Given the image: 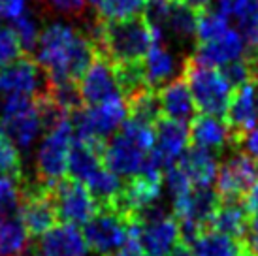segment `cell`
I'll use <instances>...</instances> for the list:
<instances>
[{"instance_id":"19","label":"cell","mask_w":258,"mask_h":256,"mask_svg":"<svg viewBox=\"0 0 258 256\" xmlns=\"http://www.w3.org/2000/svg\"><path fill=\"white\" fill-rule=\"evenodd\" d=\"M158 98L162 106V113L166 119L179 122H190L196 117V102L192 98V93L188 89V83L185 78H177L170 81L168 85L158 89Z\"/></svg>"},{"instance_id":"30","label":"cell","mask_w":258,"mask_h":256,"mask_svg":"<svg viewBox=\"0 0 258 256\" xmlns=\"http://www.w3.org/2000/svg\"><path fill=\"white\" fill-rule=\"evenodd\" d=\"M47 94L57 102L58 106L64 109L68 115L76 113L79 109H83V96L79 89L78 81H49Z\"/></svg>"},{"instance_id":"48","label":"cell","mask_w":258,"mask_h":256,"mask_svg":"<svg viewBox=\"0 0 258 256\" xmlns=\"http://www.w3.org/2000/svg\"><path fill=\"white\" fill-rule=\"evenodd\" d=\"M140 256H149V254H145V252H142V254H140Z\"/></svg>"},{"instance_id":"38","label":"cell","mask_w":258,"mask_h":256,"mask_svg":"<svg viewBox=\"0 0 258 256\" xmlns=\"http://www.w3.org/2000/svg\"><path fill=\"white\" fill-rule=\"evenodd\" d=\"M219 72L222 74V78L226 79V83L232 87V91H236V89H239V87H243L252 81V72L247 57L224 64V66H221Z\"/></svg>"},{"instance_id":"28","label":"cell","mask_w":258,"mask_h":256,"mask_svg":"<svg viewBox=\"0 0 258 256\" xmlns=\"http://www.w3.org/2000/svg\"><path fill=\"white\" fill-rule=\"evenodd\" d=\"M126 113L132 121L155 128V124L164 117L157 89H145L136 96L126 100Z\"/></svg>"},{"instance_id":"47","label":"cell","mask_w":258,"mask_h":256,"mask_svg":"<svg viewBox=\"0 0 258 256\" xmlns=\"http://www.w3.org/2000/svg\"><path fill=\"white\" fill-rule=\"evenodd\" d=\"M254 87H256V109H258V83H254Z\"/></svg>"},{"instance_id":"42","label":"cell","mask_w":258,"mask_h":256,"mask_svg":"<svg viewBox=\"0 0 258 256\" xmlns=\"http://www.w3.org/2000/svg\"><path fill=\"white\" fill-rule=\"evenodd\" d=\"M243 2L245 0H213L217 12H221V14L226 15V17H234Z\"/></svg>"},{"instance_id":"18","label":"cell","mask_w":258,"mask_h":256,"mask_svg":"<svg viewBox=\"0 0 258 256\" xmlns=\"http://www.w3.org/2000/svg\"><path fill=\"white\" fill-rule=\"evenodd\" d=\"M185 60L181 62L179 57L173 53L166 43H155L147 57L144 58V72L147 85L151 89H160L170 81L183 76Z\"/></svg>"},{"instance_id":"3","label":"cell","mask_w":258,"mask_h":256,"mask_svg":"<svg viewBox=\"0 0 258 256\" xmlns=\"http://www.w3.org/2000/svg\"><path fill=\"white\" fill-rule=\"evenodd\" d=\"M183 78L188 83L196 107L202 113L221 117V119L226 117L230 100H232V87L226 83L221 72L209 66H202L194 62L190 57H186Z\"/></svg>"},{"instance_id":"8","label":"cell","mask_w":258,"mask_h":256,"mask_svg":"<svg viewBox=\"0 0 258 256\" xmlns=\"http://www.w3.org/2000/svg\"><path fill=\"white\" fill-rule=\"evenodd\" d=\"M49 78L38 64L36 57L23 55L8 66L0 68V93L6 96H30L36 98L47 93Z\"/></svg>"},{"instance_id":"20","label":"cell","mask_w":258,"mask_h":256,"mask_svg":"<svg viewBox=\"0 0 258 256\" xmlns=\"http://www.w3.org/2000/svg\"><path fill=\"white\" fill-rule=\"evenodd\" d=\"M104 147H106V143L83 142V140L74 138L70 157H68L70 177L87 185L106 166L104 164Z\"/></svg>"},{"instance_id":"12","label":"cell","mask_w":258,"mask_h":256,"mask_svg":"<svg viewBox=\"0 0 258 256\" xmlns=\"http://www.w3.org/2000/svg\"><path fill=\"white\" fill-rule=\"evenodd\" d=\"M147 155L149 151H145L128 136L119 132L113 138H109L104 147V164L115 175L130 179L144 170Z\"/></svg>"},{"instance_id":"26","label":"cell","mask_w":258,"mask_h":256,"mask_svg":"<svg viewBox=\"0 0 258 256\" xmlns=\"http://www.w3.org/2000/svg\"><path fill=\"white\" fill-rule=\"evenodd\" d=\"M30 241V234L19 211L0 217V256H19Z\"/></svg>"},{"instance_id":"7","label":"cell","mask_w":258,"mask_h":256,"mask_svg":"<svg viewBox=\"0 0 258 256\" xmlns=\"http://www.w3.org/2000/svg\"><path fill=\"white\" fill-rule=\"evenodd\" d=\"M19 215H21L25 226L30 235L42 237L47 234L51 228L58 224V213L55 200H53V190L49 186L40 185L38 181L34 183H21V200H19Z\"/></svg>"},{"instance_id":"33","label":"cell","mask_w":258,"mask_h":256,"mask_svg":"<svg viewBox=\"0 0 258 256\" xmlns=\"http://www.w3.org/2000/svg\"><path fill=\"white\" fill-rule=\"evenodd\" d=\"M230 30V17L222 15L217 10H202L200 19H198V34H196V43H206L215 40L219 36ZM194 43V45H196Z\"/></svg>"},{"instance_id":"2","label":"cell","mask_w":258,"mask_h":256,"mask_svg":"<svg viewBox=\"0 0 258 256\" xmlns=\"http://www.w3.org/2000/svg\"><path fill=\"white\" fill-rule=\"evenodd\" d=\"M83 30L91 36L98 53L111 64L140 62L157 43L155 32L144 15L122 21H102L94 15L91 21H85Z\"/></svg>"},{"instance_id":"37","label":"cell","mask_w":258,"mask_h":256,"mask_svg":"<svg viewBox=\"0 0 258 256\" xmlns=\"http://www.w3.org/2000/svg\"><path fill=\"white\" fill-rule=\"evenodd\" d=\"M23 55H27V53L23 51L19 36L15 34V30L12 27L2 25L0 27V68L12 64Z\"/></svg>"},{"instance_id":"1","label":"cell","mask_w":258,"mask_h":256,"mask_svg":"<svg viewBox=\"0 0 258 256\" xmlns=\"http://www.w3.org/2000/svg\"><path fill=\"white\" fill-rule=\"evenodd\" d=\"M98 57V49L83 29L51 23L40 32L36 60L49 81H78Z\"/></svg>"},{"instance_id":"21","label":"cell","mask_w":258,"mask_h":256,"mask_svg":"<svg viewBox=\"0 0 258 256\" xmlns=\"http://www.w3.org/2000/svg\"><path fill=\"white\" fill-rule=\"evenodd\" d=\"M224 121L228 122L232 132H236V134L249 132V130H252V128L256 126L258 109H256V87H254V81H251V83H247V85L239 87V89L234 91Z\"/></svg>"},{"instance_id":"23","label":"cell","mask_w":258,"mask_h":256,"mask_svg":"<svg viewBox=\"0 0 258 256\" xmlns=\"http://www.w3.org/2000/svg\"><path fill=\"white\" fill-rule=\"evenodd\" d=\"M251 209L245 198H221V206L211 221V230L243 241L249 230Z\"/></svg>"},{"instance_id":"45","label":"cell","mask_w":258,"mask_h":256,"mask_svg":"<svg viewBox=\"0 0 258 256\" xmlns=\"http://www.w3.org/2000/svg\"><path fill=\"white\" fill-rule=\"evenodd\" d=\"M186 6H190L196 12H202V10H208L209 8V0H183Z\"/></svg>"},{"instance_id":"36","label":"cell","mask_w":258,"mask_h":256,"mask_svg":"<svg viewBox=\"0 0 258 256\" xmlns=\"http://www.w3.org/2000/svg\"><path fill=\"white\" fill-rule=\"evenodd\" d=\"M23 181H17V179L8 177V175H0V217L19 211Z\"/></svg>"},{"instance_id":"43","label":"cell","mask_w":258,"mask_h":256,"mask_svg":"<svg viewBox=\"0 0 258 256\" xmlns=\"http://www.w3.org/2000/svg\"><path fill=\"white\" fill-rule=\"evenodd\" d=\"M168 256H194V250H192L190 245L179 241L172 250H170V252H168Z\"/></svg>"},{"instance_id":"17","label":"cell","mask_w":258,"mask_h":256,"mask_svg":"<svg viewBox=\"0 0 258 256\" xmlns=\"http://www.w3.org/2000/svg\"><path fill=\"white\" fill-rule=\"evenodd\" d=\"M138 239L145 254L168 256V252L181 241L179 222L173 215H170L158 221L138 224Z\"/></svg>"},{"instance_id":"9","label":"cell","mask_w":258,"mask_h":256,"mask_svg":"<svg viewBox=\"0 0 258 256\" xmlns=\"http://www.w3.org/2000/svg\"><path fill=\"white\" fill-rule=\"evenodd\" d=\"M57 206L58 221L64 224H87L98 211V204L87 185L72 177H64L51 188Z\"/></svg>"},{"instance_id":"41","label":"cell","mask_w":258,"mask_h":256,"mask_svg":"<svg viewBox=\"0 0 258 256\" xmlns=\"http://www.w3.org/2000/svg\"><path fill=\"white\" fill-rule=\"evenodd\" d=\"M27 12V0H0V19L15 21Z\"/></svg>"},{"instance_id":"13","label":"cell","mask_w":258,"mask_h":256,"mask_svg":"<svg viewBox=\"0 0 258 256\" xmlns=\"http://www.w3.org/2000/svg\"><path fill=\"white\" fill-rule=\"evenodd\" d=\"M188 136H190V145L211 151L219 157H222L224 151H230V153L236 151L234 132L228 126V122L222 121L221 117L206 113L196 115L190 121Z\"/></svg>"},{"instance_id":"46","label":"cell","mask_w":258,"mask_h":256,"mask_svg":"<svg viewBox=\"0 0 258 256\" xmlns=\"http://www.w3.org/2000/svg\"><path fill=\"white\" fill-rule=\"evenodd\" d=\"M243 256H256V254H252V252H249V250L245 249V252H243Z\"/></svg>"},{"instance_id":"32","label":"cell","mask_w":258,"mask_h":256,"mask_svg":"<svg viewBox=\"0 0 258 256\" xmlns=\"http://www.w3.org/2000/svg\"><path fill=\"white\" fill-rule=\"evenodd\" d=\"M0 175H8L17 181L25 179L19 149L2 126H0Z\"/></svg>"},{"instance_id":"15","label":"cell","mask_w":258,"mask_h":256,"mask_svg":"<svg viewBox=\"0 0 258 256\" xmlns=\"http://www.w3.org/2000/svg\"><path fill=\"white\" fill-rule=\"evenodd\" d=\"M188 142H190V136L185 122L162 117L155 124V147L151 151V155L157 158L160 168L166 170L179 160L181 155L186 151Z\"/></svg>"},{"instance_id":"6","label":"cell","mask_w":258,"mask_h":256,"mask_svg":"<svg viewBox=\"0 0 258 256\" xmlns=\"http://www.w3.org/2000/svg\"><path fill=\"white\" fill-rule=\"evenodd\" d=\"M0 126L14 140L17 149L29 151L38 134L43 130L34 98L19 94L6 96L0 115Z\"/></svg>"},{"instance_id":"34","label":"cell","mask_w":258,"mask_h":256,"mask_svg":"<svg viewBox=\"0 0 258 256\" xmlns=\"http://www.w3.org/2000/svg\"><path fill=\"white\" fill-rule=\"evenodd\" d=\"M40 15H62L68 19H83L89 10V0H36Z\"/></svg>"},{"instance_id":"35","label":"cell","mask_w":258,"mask_h":256,"mask_svg":"<svg viewBox=\"0 0 258 256\" xmlns=\"http://www.w3.org/2000/svg\"><path fill=\"white\" fill-rule=\"evenodd\" d=\"M12 29L19 36V42L23 45V51L29 55L30 51L36 49L38 40H40V25H38L36 15L32 12H25L21 17L12 21Z\"/></svg>"},{"instance_id":"31","label":"cell","mask_w":258,"mask_h":256,"mask_svg":"<svg viewBox=\"0 0 258 256\" xmlns=\"http://www.w3.org/2000/svg\"><path fill=\"white\" fill-rule=\"evenodd\" d=\"M237 32L247 43V51L258 47V0H245L234 15Z\"/></svg>"},{"instance_id":"27","label":"cell","mask_w":258,"mask_h":256,"mask_svg":"<svg viewBox=\"0 0 258 256\" xmlns=\"http://www.w3.org/2000/svg\"><path fill=\"white\" fill-rule=\"evenodd\" d=\"M194 256H243L245 243L217 230H206L194 241Z\"/></svg>"},{"instance_id":"25","label":"cell","mask_w":258,"mask_h":256,"mask_svg":"<svg viewBox=\"0 0 258 256\" xmlns=\"http://www.w3.org/2000/svg\"><path fill=\"white\" fill-rule=\"evenodd\" d=\"M198 19H200V12L186 6L183 0H173L164 27V42L170 38L177 43L196 42Z\"/></svg>"},{"instance_id":"16","label":"cell","mask_w":258,"mask_h":256,"mask_svg":"<svg viewBox=\"0 0 258 256\" xmlns=\"http://www.w3.org/2000/svg\"><path fill=\"white\" fill-rule=\"evenodd\" d=\"M247 55V43L241 38V34L237 30L230 29L228 32H224L222 36L211 40L206 43H196L194 45L192 55L188 57L192 58L194 62L202 64V66H224L228 62L239 60Z\"/></svg>"},{"instance_id":"44","label":"cell","mask_w":258,"mask_h":256,"mask_svg":"<svg viewBox=\"0 0 258 256\" xmlns=\"http://www.w3.org/2000/svg\"><path fill=\"white\" fill-rule=\"evenodd\" d=\"M247 206H249V209H251V213H256L258 211V183L254 185V188H252L249 194H247Z\"/></svg>"},{"instance_id":"49","label":"cell","mask_w":258,"mask_h":256,"mask_svg":"<svg viewBox=\"0 0 258 256\" xmlns=\"http://www.w3.org/2000/svg\"><path fill=\"white\" fill-rule=\"evenodd\" d=\"M172 2H173V0H172Z\"/></svg>"},{"instance_id":"11","label":"cell","mask_w":258,"mask_h":256,"mask_svg":"<svg viewBox=\"0 0 258 256\" xmlns=\"http://www.w3.org/2000/svg\"><path fill=\"white\" fill-rule=\"evenodd\" d=\"M79 89H81L85 106H98L108 100L122 98V93L115 78L113 64L106 57H102L100 53L89 66V70L83 74V78L79 79Z\"/></svg>"},{"instance_id":"5","label":"cell","mask_w":258,"mask_h":256,"mask_svg":"<svg viewBox=\"0 0 258 256\" xmlns=\"http://www.w3.org/2000/svg\"><path fill=\"white\" fill-rule=\"evenodd\" d=\"M130 219L109 207H100L91 221L83 224L87 247L98 256H117L128 241Z\"/></svg>"},{"instance_id":"22","label":"cell","mask_w":258,"mask_h":256,"mask_svg":"<svg viewBox=\"0 0 258 256\" xmlns=\"http://www.w3.org/2000/svg\"><path fill=\"white\" fill-rule=\"evenodd\" d=\"M219 160L221 157L215 153L190 145L177 160V166L185 171V175L192 183V186L202 188V186H211V183L217 181Z\"/></svg>"},{"instance_id":"10","label":"cell","mask_w":258,"mask_h":256,"mask_svg":"<svg viewBox=\"0 0 258 256\" xmlns=\"http://www.w3.org/2000/svg\"><path fill=\"white\" fill-rule=\"evenodd\" d=\"M258 183V162L243 151H232L217 173V192L221 198H247Z\"/></svg>"},{"instance_id":"39","label":"cell","mask_w":258,"mask_h":256,"mask_svg":"<svg viewBox=\"0 0 258 256\" xmlns=\"http://www.w3.org/2000/svg\"><path fill=\"white\" fill-rule=\"evenodd\" d=\"M162 179H164L166 190H168V194L172 196L173 202L183 198V196H186L188 192L192 190V183L188 181V177L185 175V171L181 170L177 164H173V166H170V168H166Z\"/></svg>"},{"instance_id":"29","label":"cell","mask_w":258,"mask_h":256,"mask_svg":"<svg viewBox=\"0 0 258 256\" xmlns=\"http://www.w3.org/2000/svg\"><path fill=\"white\" fill-rule=\"evenodd\" d=\"M147 0H89L94 15L102 21H122L138 17L145 10Z\"/></svg>"},{"instance_id":"4","label":"cell","mask_w":258,"mask_h":256,"mask_svg":"<svg viewBox=\"0 0 258 256\" xmlns=\"http://www.w3.org/2000/svg\"><path fill=\"white\" fill-rule=\"evenodd\" d=\"M72 142L74 124L70 117L45 132L36 153V181L40 185L53 188L66 177Z\"/></svg>"},{"instance_id":"24","label":"cell","mask_w":258,"mask_h":256,"mask_svg":"<svg viewBox=\"0 0 258 256\" xmlns=\"http://www.w3.org/2000/svg\"><path fill=\"white\" fill-rule=\"evenodd\" d=\"M40 247L45 256H87L89 250L83 232H79L78 226L64 222L43 234L40 239Z\"/></svg>"},{"instance_id":"40","label":"cell","mask_w":258,"mask_h":256,"mask_svg":"<svg viewBox=\"0 0 258 256\" xmlns=\"http://www.w3.org/2000/svg\"><path fill=\"white\" fill-rule=\"evenodd\" d=\"M234 145H236V151H243L251 158L258 160V126L241 134L234 132Z\"/></svg>"},{"instance_id":"14","label":"cell","mask_w":258,"mask_h":256,"mask_svg":"<svg viewBox=\"0 0 258 256\" xmlns=\"http://www.w3.org/2000/svg\"><path fill=\"white\" fill-rule=\"evenodd\" d=\"M219 206H221V194L217 192V188L202 186V188H192L186 196L175 200L172 213L177 221L196 222L204 230H209Z\"/></svg>"}]
</instances>
